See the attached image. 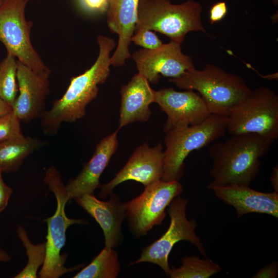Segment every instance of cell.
<instances>
[{
    "label": "cell",
    "mask_w": 278,
    "mask_h": 278,
    "mask_svg": "<svg viewBox=\"0 0 278 278\" xmlns=\"http://www.w3.org/2000/svg\"><path fill=\"white\" fill-rule=\"evenodd\" d=\"M99 54L92 66L83 74L72 78L63 95L55 100L52 107L41 117V126L48 136L57 134L61 124L73 123L86 114V107L97 96L98 85L105 83L110 73V53L115 47L113 39L97 37Z\"/></svg>",
    "instance_id": "cell-1"
},
{
    "label": "cell",
    "mask_w": 278,
    "mask_h": 278,
    "mask_svg": "<svg viewBox=\"0 0 278 278\" xmlns=\"http://www.w3.org/2000/svg\"><path fill=\"white\" fill-rule=\"evenodd\" d=\"M274 141L256 133L232 135L214 144L208 153L213 164L212 181L207 188L232 185H247L259 173L260 158L266 155Z\"/></svg>",
    "instance_id": "cell-2"
},
{
    "label": "cell",
    "mask_w": 278,
    "mask_h": 278,
    "mask_svg": "<svg viewBox=\"0 0 278 278\" xmlns=\"http://www.w3.org/2000/svg\"><path fill=\"white\" fill-rule=\"evenodd\" d=\"M168 81L181 89L196 90L211 114L225 116L252 91L239 75L211 64L202 70L195 68L186 71L179 77L169 78Z\"/></svg>",
    "instance_id": "cell-3"
},
{
    "label": "cell",
    "mask_w": 278,
    "mask_h": 278,
    "mask_svg": "<svg viewBox=\"0 0 278 278\" xmlns=\"http://www.w3.org/2000/svg\"><path fill=\"white\" fill-rule=\"evenodd\" d=\"M201 12V5L193 0L180 4H173L171 0H139L135 30L141 28L154 30L182 44L189 32L208 34Z\"/></svg>",
    "instance_id": "cell-4"
},
{
    "label": "cell",
    "mask_w": 278,
    "mask_h": 278,
    "mask_svg": "<svg viewBox=\"0 0 278 278\" xmlns=\"http://www.w3.org/2000/svg\"><path fill=\"white\" fill-rule=\"evenodd\" d=\"M228 116L211 114L200 124L178 127L166 132L163 175L165 181H179L184 173V162L195 150L206 146L223 137Z\"/></svg>",
    "instance_id": "cell-5"
},
{
    "label": "cell",
    "mask_w": 278,
    "mask_h": 278,
    "mask_svg": "<svg viewBox=\"0 0 278 278\" xmlns=\"http://www.w3.org/2000/svg\"><path fill=\"white\" fill-rule=\"evenodd\" d=\"M44 181L55 196L57 208L52 216L45 220L47 224L46 253L45 262L39 272V277L58 278L82 266V265H79L66 267L64 265L66 256L61 255L60 252L65 244L68 228L75 224H86L88 221L70 218L66 216L65 207L70 198L60 173L56 167L51 166L47 168Z\"/></svg>",
    "instance_id": "cell-6"
},
{
    "label": "cell",
    "mask_w": 278,
    "mask_h": 278,
    "mask_svg": "<svg viewBox=\"0 0 278 278\" xmlns=\"http://www.w3.org/2000/svg\"><path fill=\"white\" fill-rule=\"evenodd\" d=\"M227 130L231 135L256 133L274 141L278 137V96L260 86L231 109Z\"/></svg>",
    "instance_id": "cell-7"
},
{
    "label": "cell",
    "mask_w": 278,
    "mask_h": 278,
    "mask_svg": "<svg viewBox=\"0 0 278 278\" xmlns=\"http://www.w3.org/2000/svg\"><path fill=\"white\" fill-rule=\"evenodd\" d=\"M187 202L186 199L180 196L171 201L167 210L170 220L168 229L160 238L144 248L140 258L130 263V265L151 263L160 266L168 276L170 268L169 255L174 245L181 240L189 241L196 246L202 255L206 256L204 247L195 232V220H188L186 217Z\"/></svg>",
    "instance_id": "cell-8"
},
{
    "label": "cell",
    "mask_w": 278,
    "mask_h": 278,
    "mask_svg": "<svg viewBox=\"0 0 278 278\" xmlns=\"http://www.w3.org/2000/svg\"><path fill=\"white\" fill-rule=\"evenodd\" d=\"M182 191L179 181L160 180L145 186L141 195L124 204L125 218L131 232L138 237L161 224L166 216V207Z\"/></svg>",
    "instance_id": "cell-9"
},
{
    "label": "cell",
    "mask_w": 278,
    "mask_h": 278,
    "mask_svg": "<svg viewBox=\"0 0 278 278\" xmlns=\"http://www.w3.org/2000/svg\"><path fill=\"white\" fill-rule=\"evenodd\" d=\"M28 0H8L0 7V41L5 46L7 54L32 70L49 71L30 40L33 26L25 18V7Z\"/></svg>",
    "instance_id": "cell-10"
},
{
    "label": "cell",
    "mask_w": 278,
    "mask_h": 278,
    "mask_svg": "<svg viewBox=\"0 0 278 278\" xmlns=\"http://www.w3.org/2000/svg\"><path fill=\"white\" fill-rule=\"evenodd\" d=\"M181 44L170 41L154 49L143 48L134 51L132 57L138 73L149 82L157 84L160 75L176 78L195 68L190 57L182 53Z\"/></svg>",
    "instance_id": "cell-11"
},
{
    "label": "cell",
    "mask_w": 278,
    "mask_h": 278,
    "mask_svg": "<svg viewBox=\"0 0 278 278\" xmlns=\"http://www.w3.org/2000/svg\"><path fill=\"white\" fill-rule=\"evenodd\" d=\"M155 102L167 116L165 132L178 127L201 123L210 115L201 95L193 90L177 91L172 88L155 91Z\"/></svg>",
    "instance_id": "cell-12"
},
{
    "label": "cell",
    "mask_w": 278,
    "mask_h": 278,
    "mask_svg": "<svg viewBox=\"0 0 278 278\" xmlns=\"http://www.w3.org/2000/svg\"><path fill=\"white\" fill-rule=\"evenodd\" d=\"M164 163L162 144L150 147L144 143L137 147L125 165L107 184L101 185L99 196L104 198L118 184L128 180L140 182L146 186L161 180Z\"/></svg>",
    "instance_id": "cell-13"
},
{
    "label": "cell",
    "mask_w": 278,
    "mask_h": 278,
    "mask_svg": "<svg viewBox=\"0 0 278 278\" xmlns=\"http://www.w3.org/2000/svg\"><path fill=\"white\" fill-rule=\"evenodd\" d=\"M18 95L12 110L21 121L28 123L41 118L50 92V70L36 71L17 60Z\"/></svg>",
    "instance_id": "cell-14"
},
{
    "label": "cell",
    "mask_w": 278,
    "mask_h": 278,
    "mask_svg": "<svg viewBox=\"0 0 278 278\" xmlns=\"http://www.w3.org/2000/svg\"><path fill=\"white\" fill-rule=\"evenodd\" d=\"M110 194V198L106 201L97 199L93 194H85L74 199L99 224L103 232L105 247L114 248L123 239L125 203L116 194L112 192Z\"/></svg>",
    "instance_id": "cell-15"
},
{
    "label": "cell",
    "mask_w": 278,
    "mask_h": 278,
    "mask_svg": "<svg viewBox=\"0 0 278 278\" xmlns=\"http://www.w3.org/2000/svg\"><path fill=\"white\" fill-rule=\"evenodd\" d=\"M118 129L102 138L97 144L90 160L79 175L65 185L70 200L85 194H93L100 188L99 178L115 152L118 145Z\"/></svg>",
    "instance_id": "cell-16"
},
{
    "label": "cell",
    "mask_w": 278,
    "mask_h": 278,
    "mask_svg": "<svg viewBox=\"0 0 278 278\" xmlns=\"http://www.w3.org/2000/svg\"><path fill=\"white\" fill-rule=\"evenodd\" d=\"M139 0H108L107 24L111 32L118 36L111 65H123L131 57L129 46L134 34Z\"/></svg>",
    "instance_id": "cell-17"
},
{
    "label": "cell",
    "mask_w": 278,
    "mask_h": 278,
    "mask_svg": "<svg viewBox=\"0 0 278 278\" xmlns=\"http://www.w3.org/2000/svg\"><path fill=\"white\" fill-rule=\"evenodd\" d=\"M215 195L233 206L238 217L250 213L278 218V193L255 190L247 185H232L212 188Z\"/></svg>",
    "instance_id": "cell-18"
},
{
    "label": "cell",
    "mask_w": 278,
    "mask_h": 278,
    "mask_svg": "<svg viewBox=\"0 0 278 278\" xmlns=\"http://www.w3.org/2000/svg\"><path fill=\"white\" fill-rule=\"evenodd\" d=\"M121 101L118 129L134 121H147L151 115L149 106L155 102V91L140 73L123 86L120 91Z\"/></svg>",
    "instance_id": "cell-19"
},
{
    "label": "cell",
    "mask_w": 278,
    "mask_h": 278,
    "mask_svg": "<svg viewBox=\"0 0 278 278\" xmlns=\"http://www.w3.org/2000/svg\"><path fill=\"white\" fill-rule=\"evenodd\" d=\"M45 144L38 138L24 135L1 142L0 171H16L28 157Z\"/></svg>",
    "instance_id": "cell-20"
},
{
    "label": "cell",
    "mask_w": 278,
    "mask_h": 278,
    "mask_svg": "<svg viewBox=\"0 0 278 278\" xmlns=\"http://www.w3.org/2000/svg\"><path fill=\"white\" fill-rule=\"evenodd\" d=\"M120 265L114 248L106 247L74 278H116L119 274Z\"/></svg>",
    "instance_id": "cell-21"
},
{
    "label": "cell",
    "mask_w": 278,
    "mask_h": 278,
    "mask_svg": "<svg viewBox=\"0 0 278 278\" xmlns=\"http://www.w3.org/2000/svg\"><path fill=\"white\" fill-rule=\"evenodd\" d=\"M181 266L170 268L171 278H208L222 270V268L211 259L200 258L196 255L185 256Z\"/></svg>",
    "instance_id": "cell-22"
},
{
    "label": "cell",
    "mask_w": 278,
    "mask_h": 278,
    "mask_svg": "<svg viewBox=\"0 0 278 278\" xmlns=\"http://www.w3.org/2000/svg\"><path fill=\"white\" fill-rule=\"evenodd\" d=\"M16 233L26 250L28 261L24 269L13 277L36 278L39 267L45 262L46 242L33 244L29 240L26 230L20 225L18 227Z\"/></svg>",
    "instance_id": "cell-23"
},
{
    "label": "cell",
    "mask_w": 278,
    "mask_h": 278,
    "mask_svg": "<svg viewBox=\"0 0 278 278\" xmlns=\"http://www.w3.org/2000/svg\"><path fill=\"white\" fill-rule=\"evenodd\" d=\"M16 58L10 54L0 62V98L13 107L18 95Z\"/></svg>",
    "instance_id": "cell-24"
},
{
    "label": "cell",
    "mask_w": 278,
    "mask_h": 278,
    "mask_svg": "<svg viewBox=\"0 0 278 278\" xmlns=\"http://www.w3.org/2000/svg\"><path fill=\"white\" fill-rule=\"evenodd\" d=\"M20 122L13 110L0 115V143L24 135Z\"/></svg>",
    "instance_id": "cell-25"
},
{
    "label": "cell",
    "mask_w": 278,
    "mask_h": 278,
    "mask_svg": "<svg viewBox=\"0 0 278 278\" xmlns=\"http://www.w3.org/2000/svg\"><path fill=\"white\" fill-rule=\"evenodd\" d=\"M131 42L145 49H154L163 44L162 42L152 30L146 28H139L135 30Z\"/></svg>",
    "instance_id": "cell-26"
},
{
    "label": "cell",
    "mask_w": 278,
    "mask_h": 278,
    "mask_svg": "<svg viewBox=\"0 0 278 278\" xmlns=\"http://www.w3.org/2000/svg\"><path fill=\"white\" fill-rule=\"evenodd\" d=\"M228 8L225 2H219L214 4L210 10V22L211 24L222 20L227 15Z\"/></svg>",
    "instance_id": "cell-27"
},
{
    "label": "cell",
    "mask_w": 278,
    "mask_h": 278,
    "mask_svg": "<svg viewBox=\"0 0 278 278\" xmlns=\"http://www.w3.org/2000/svg\"><path fill=\"white\" fill-rule=\"evenodd\" d=\"M2 173L0 171V213L7 207L13 192L12 189L4 181Z\"/></svg>",
    "instance_id": "cell-28"
},
{
    "label": "cell",
    "mask_w": 278,
    "mask_h": 278,
    "mask_svg": "<svg viewBox=\"0 0 278 278\" xmlns=\"http://www.w3.org/2000/svg\"><path fill=\"white\" fill-rule=\"evenodd\" d=\"M278 273L277 263L273 261L260 268L252 277L274 278Z\"/></svg>",
    "instance_id": "cell-29"
},
{
    "label": "cell",
    "mask_w": 278,
    "mask_h": 278,
    "mask_svg": "<svg viewBox=\"0 0 278 278\" xmlns=\"http://www.w3.org/2000/svg\"><path fill=\"white\" fill-rule=\"evenodd\" d=\"M81 2L85 8L93 12H104L108 7V0H81Z\"/></svg>",
    "instance_id": "cell-30"
},
{
    "label": "cell",
    "mask_w": 278,
    "mask_h": 278,
    "mask_svg": "<svg viewBox=\"0 0 278 278\" xmlns=\"http://www.w3.org/2000/svg\"><path fill=\"white\" fill-rule=\"evenodd\" d=\"M270 181L274 192L278 193V166H275L271 171Z\"/></svg>",
    "instance_id": "cell-31"
},
{
    "label": "cell",
    "mask_w": 278,
    "mask_h": 278,
    "mask_svg": "<svg viewBox=\"0 0 278 278\" xmlns=\"http://www.w3.org/2000/svg\"><path fill=\"white\" fill-rule=\"evenodd\" d=\"M12 110V107L0 98V115L7 113Z\"/></svg>",
    "instance_id": "cell-32"
},
{
    "label": "cell",
    "mask_w": 278,
    "mask_h": 278,
    "mask_svg": "<svg viewBox=\"0 0 278 278\" xmlns=\"http://www.w3.org/2000/svg\"><path fill=\"white\" fill-rule=\"evenodd\" d=\"M11 257L5 251L0 249V263L10 260Z\"/></svg>",
    "instance_id": "cell-33"
},
{
    "label": "cell",
    "mask_w": 278,
    "mask_h": 278,
    "mask_svg": "<svg viewBox=\"0 0 278 278\" xmlns=\"http://www.w3.org/2000/svg\"><path fill=\"white\" fill-rule=\"evenodd\" d=\"M8 0H0V7Z\"/></svg>",
    "instance_id": "cell-34"
},
{
    "label": "cell",
    "mask_w": 278,
    "mask_h": 278,
    "mask_svg": "<svg viewBox=\"0 0 278 278\" xmlns=\"http://www.w3.org/2000/svg\"><path fill=\"white\" fill-rule=\"evenodd\" d=\"M2 172V171H1Z\"/></svg>",
    "instance_id": "cell-35"
}]
</instances>
